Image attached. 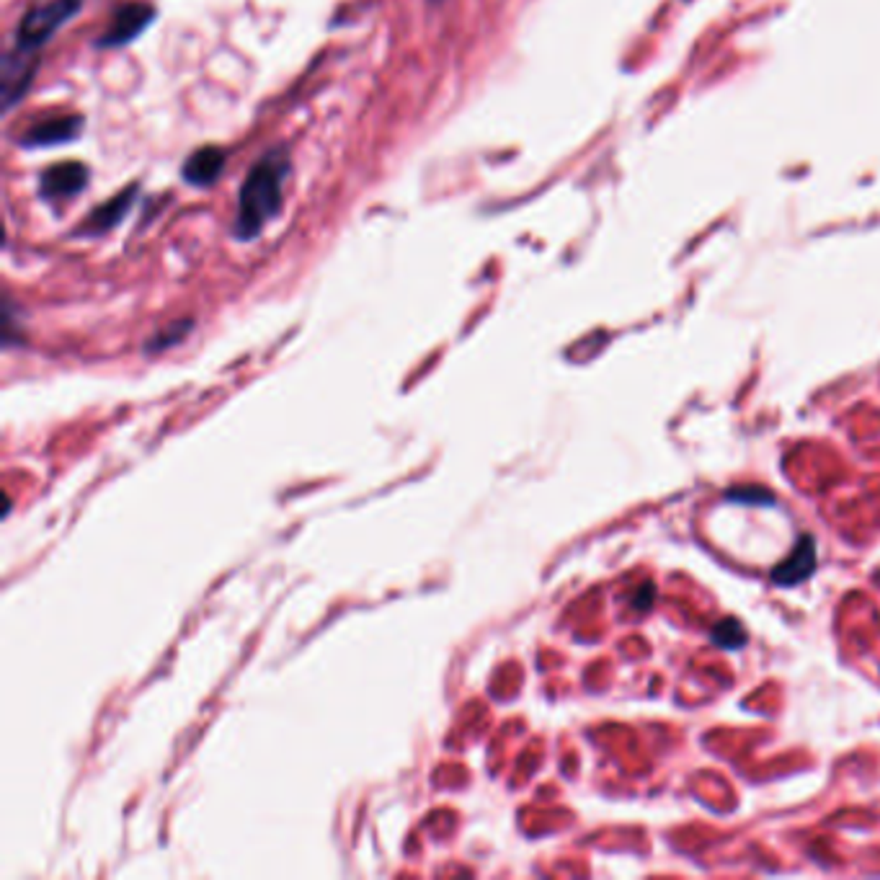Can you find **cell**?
Here are the masks:
<instances>
[{
    "label": "cell",
    "instance_id": "6da1fadb",
    "mask_svg": "<svg viewBox=\"0 0 880 880\" xmlns=\"http://www.w3.org/2000/svg\"><path fill=\"white\" fill-rule=\"evenodd\" d=\"M290 173V160L284 150L263 155L248 173L238 200V220L235 235L240 240H253L269 220H274L281 210V184Z\"/></svg>",
    "mask_w": 880,
    "mask_h": 880
},
{
    "label": "cell",
    "instance_id": "7a4b0ae2",
    "mask_svg": "<svg viewBox=\"0 0 880 880\" xmlns=\"http://www.w3.org/2000/svg\"><path fill=\"white\" fill-rule=\"evenodd\" d=\"M83 8V0H46L34 5L29 14L18 21L15 29V46L34 52L46 45L57 31Z\"/></svg>",
    "mask_w": 880,
    "mask_h": 880
},
{
    "label": "cell",
    "instance_id": "3957f363",
    "mask_svg": "<svg viewBox=\"0 0 880 880\" xmlns=\"http://www.w3.org/2000/svg\"><path fill=\"white\" fill-rule=\"evenodd\" d=\"M155 18V8L148 3H124L119 5L111 21H108L107 34L96 42L98 46H124L132 39H138L142 31L150 26Z\"/></svg>",
    "mask_w": 880,
    "mask_h": 880
},
{
    "label": "cell",
    "instance_id": "277c9868",
    "mask_svg": "<svg viewBox=\"0 0 880 880\" xmlns=\"http://www.w3.org/2000/svg\"><path fill=\"white\" fill-rule=\"evenodd\" d=\"M88 184V169L83 163L67 160V163H55L42 173L39 179V194L49 201L70 200L80 194Z\"/></svg>",
    "mask_w": 880,
    "mask_h": 880
},
{
    "label": "cell",
    "instance_id": "5b68a950",
    "mask_svg": "<svg viewBox=\"0 0 880 880\" xmlns=\"http://www.w3.org/2000/svg\"><path fill=\"white\" fill-rule=\"evenodd\" d=\"M816 563H819V556H816V542L811 535H801L798 537V545L793 547L790 558H785L777 568L773 571V581L777 587H795V584H803L808 581L813 571H816Z\"/></svg>",
    "mask_w": 880,
    "mask_h": 880
},
{
    "label": "cell",
    "instance_id": "8992f818",
    "mask_svg": "<svg viewBox=\"0 0 880 880\" xmlns=\"http://www.w3.org/2000/svg\"><path fill=\"white\" fill-rule=\"evenodd\" d=\"M80 129H83L80 114H60V117H49V119L31 124L29 132L18 142L24 148H49V145H62V142L76 139Z\"/></svg>",
    "mask_w": 880,
    "mask_h": 880
},
{
    "label": "cell",
    "instance_id": "52a82bcc",
    "mask_svg": "<svg viewBox=\"0 0 880 880\" xmlns=\"http://www.w3.org/2000/svg\"><path fill=\"white\" fill-rule=\"evenodd\" d=\"M0 91H3V108H14V104L26 93L31 83V76H34V60L26 57V49H18L15 46L14 52H8L3 57V67H0Z\"/></svg>",
    "mask_w": 880,
    "mask_h": 880
},
{
    "label": "cell",
    "instance_id": "ba28073f",
    "mask_svg": "<svg viewBox=\"0 0 880 880\" xmlns=\"http://www.w3.org/2000/svg\"><path fill=\"white\" fill-rule=\"evenodd\" d=\"M222 166H225V153L220 148H200L197 153L189 155V160L184 163V181H189L191 186H212L220 179L222 173Z\"/></svg>",
    "mask_w": 880,
    "mask_h": 880
},
{
    "label": "cell",
    "instance_id": "9c48e42d",
    "mask_svg": "<svg viewBox=\"0 0 880 880\" xmlns=\"http://www.w3.org/2000/svg\"><path fill=\"white\" fill-rule=\"evenodd\" d=\"M135 197H138V186H129V189L119 191L114 200H108L107 204H101V207H96V210H93V215L88 217V222H86V225H80V232L111 230L114 225H119V222H122V217L127 215V210L132 207Z\"/></svg>",
    "mask_w": 880,
    "mask_h": 880
},
{
    "label": "cell",
    "instance_id": "30bf717a",
    "mask_svg": "<svg viewBox=\"0 0 880 880\" xmlns=\"http://www.w3.org/2000/svg\"><path fill=\"white\" fill-rule=\"evenodd\" d=\"M712 643L718 649H728V650H739L749 643V633L743 628L742 619L736 618H723L715 628H712Z\"/></svg>",
    "mask_w": 880,
    "mask_h": 880
},
{
    "label": "cell",
    "instance_id": "8fae6325",
    "mask_svg": "<svg viewBox=\"0 0 880 880\" xmlns=\"http://www.w3.org/2000/svg\"><path fill=\"white\" fill-rule=\"evenodd\" d=\"M653 599H656V587L650 581H646V584H640L638 594L633 597V607L638 612H646L650 604H653Z\"/></svg>",
    "mask_w": 880,
    "mask_h": 880
},
{
    "label": "cell",
    "instance_id": "7c38bea8",
    "mask_svg": "<svg viewBox=\"0 0 880 880\" xmlns=\"http://www.w3.org/2000/svg\"><path fill=\"white\" fill-rule=\"evenodd\" d=\"M728 498H733V501H764V504H770V501H773V496L762 494V491H746V494H742V491H731Z\"/></svg>",
    "mask_w": 880,
    "mask_h": 880
}]
</instances>
